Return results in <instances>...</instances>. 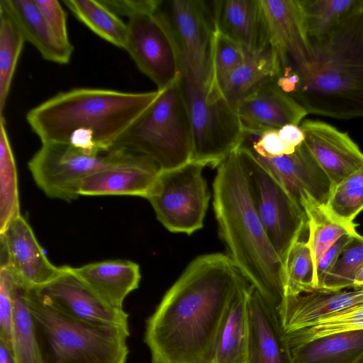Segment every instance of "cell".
I'll use <instances>...</instances> for the list:
<instances>
[{
  "mask_svg": "<svg viewBox=\"0 0 363 363\" xmlns=\"http://www.w3.org/2000/svg\"><path fill=\"white\" fill-rule=\"evenodd\" d=\"M245 280L228 255L194 259L147 320L152 363H212L226 311Z\"/></svg>",
  "mask_w": 363,
  "mask_h": 363,
  "instance_id": "obj_1",
  "label": "cell"
},
{
  "mask_svg": "<svg viewBox=\"0 0 363 363\" xmlns=\"http://www.w3.org/2000/svg\"><path fill=\"white\" fill-rule=\"evenodd\" d=\"M158 94V90L126 92L74 88L59 92L31 108L26 118L42 144H68L88 152H101L113 147Z\"/></svg>",
  "mask_w": 363,
  "mask_h": 363,
  "instance_id": "obj_2",
  "label": "cell"
},
{
  "mask_svg": "<svg viewBox=\"0 0 363 363\" xmlns=\"http://www.w3.org/2000/svg\"><path fill=\"white\" fill-rule=\"evenodd\" d=\"M238 149L217 167L213 184L218 232L244 278L278 309L284 298V266L255 208Z\"/></svg>",
  "mask_w": 363,
  "mask_h": 363,
  "instance_id": "obj_3",
  "label": "cell"
},
{
  "mask_svg": "<svg viewBox=\"0 0 363 363\" xmlns=\"http://www.w3.org/2000/svg\"><path fill=\"white\" fill-rule=\"evenodd\" d=\"M309 60L296 66L291 95L308 113L337 119L363 116V0L333 32L311 43Z\"/></svg>",
  "mask_w": 363,
  "mask_h": 363,
  "instance_id": "obj_4",
  "label": "cell"
},
{
  "mask_svg": "<svg viewBox=\"0 0 363 363\" xmlns=\"http://www.w3.org/2000/svg\"><path fill=\"white\" fill-rule=\"evenodd\" d=\"M42 363H125L128 328L73 319L44 306L26 288Z\"/></svg>",
  "mask_w": 363,
  "mask_h": 363,
  "instance_id": "obj_5",
  "label": "cell"
},
{
  "mask_svg": "<svg viewBox=\"0 0 363 363\" xmlns=\"http://www.w3.org/2000/svg\"><path fill=\"white\" fill-rule=\"evenodd\" d=\"M182 77L158 90L155 101L121 134L112 148L146 156L160 169L191 160L192 130Z\"/></svg>",
  "mask_w": 363,
  "mask_h": 363,
  "instance_id": "obj_6",
  "label": "cell"
},
{
  "mask_svg": "<svg viewBox=\"0 0 363 363\" xmlns=\"http://www.w3.org/2000/svg\"><path fill=\"white\" fill-rule=\"evenodd\" d=\"M182 80L192 130L191 160L218 167L245 141L237 110L216 88L204 86L185 69Z\"/></svg>",
  "mask_w": 363,
  "mask_h": 363,
  "instance_id": "obj_7",
  "label": "cell"
},
{
  "mask_svg": "<svg viewBox=\"0 0 363 363\" xmlns=\"http://www.w3.org/2000/svg\"><path fill=\"white\" fill-rule=\"evenodd\" d=\"M238 150L255 208L272 245L282 262L284 273L289 253L308 226L306 214L250 147L242 144Z\"/></svg>",
  "mask_w": 363,
  "mask_h": 363,
  "instance_id": "obj_8",
  "label": "cell"
},
{
  "mask_svg": "<svg viewBox=\"0 0 363 363\" xmlns=\"http://www.w3.org/2000/svg\"><path fill=\"white\" fill-rule=\"evenodd\" d=\"M136 155L118 148L88 152L68 144L46 143L42 144L28 165L45 194L71 201L79 196L80 185L87 177L126 164Z\"/></svg>",
  "mask_w": 363,
  "mask_h": 363,
  "instance_id": "obj_9",
  "label": "cell"
},
{
  "mask_svg": "<svg viewBox=\"0 0 363 363\" xmlns=\"http://www.w3.org/2000/svg\"><path fill=\"white\" fill-rule=\"evenodd\" d=\"M193 161L160 169L147 199L169 231L191 235L203 228L211 198L203 169Z\"/></svg>",
  "mask_w": 363,
  "mask_h": 363,
  "instance_id": "obj_10",
  "label": "cell"
},
{
  "mask_svg": "<svg viewBox=\"0 0 363 363\" xmlns=\"http://www.w3.org/2000/svg\"><path fill=\"white\" fill-rule=\"evenodd\" d=\"M124 50L138 69L162 90L182 77L184 65L171 20L160 6L133 16Z\"/></svg>",
  "mask_w": 363,
  "mask_h": 363,
  "instance_id": "obj_11",
  "label": "cell"
},
{
  "mask_svg": "<svg viewBox=\"0 0 363 363\" xmlns=\"http://www.w3.org/2000/svg\"><path fill=\"white\" fill-rule=\"evenodd\" d=\"M29 289L42 304L69 318L129 329L128 314L123 308L103 300L69 266H63L61 274L49 283Z\"/></svg>",
  "mask_w": 363,
  "mask_h": 363,
  "instance_id": "obj_12",
  "label": "cell"
},
{
  "mask_svg": "<svg viewBox=\"0 0 363 363\" xmlns=\"http://www.w3.org/2000/svg\"><path fill=\"white\" fill-rule=\"evenodd\" d=\"M171 22L180 47L184 69L212 88V49L216 25L212 6L204 1L170 2Z\"/></svg>",
  "mask_w": 363,
  "mask_h": 363,
  "instance_id": "obj_13",
  "label": "cell"
},
{
  "mask_svg": "<svg viewBox=\"0 0 363 363\" xmlns=\"http://www.w3.org/2000/svg\"><path fill=\"white\" fill-rule=\"evenodd\" d=\"M1 267L8 268L14 279L28 288L46 284L59 276L62 267L52 264L35 234L21 215L1 232Z\"/></svg>",
  "mask_w": 363,
  "mask_h": 363,
  "instance_id": "obj_14",
  "label": "cell"
},
{
  "mask_svg": "<svg viewBox=\"0 0 363 363\" xmlns=\"http://www.w3.org/2000/svg\"><path fill=\"white\" fill-rule=\"evenodd\" d=\"M304 144L329 178L333 189L363 167V152L347 133L323 121L301 123Z\"/></svg>",
  "mask_w": 363,
  "mask_h": 363,
  "instance_id": "obj_15",
  "label": "cell"
},
{
  "mask_svg": "<svg viewBox=\"0 0 363 363\" xmlns=\"http://www.w3.org/2000/svg\"><path fill=\"white\" fill-rule=\"evenodd\" d=\"M247 306V363H294L277 308L250 284Z\"/></svg>",
  "mask_w": 363,
  "mask_h": 363,
  "instance_id": "obj_16",
  "label": "cell"
},
{
  "mask_svg": "<svg viewBox=\"0 0 363 363\" xmlns=\"http://www.w3.org/2000/svg\"><path fill=\"white\" fill-rule=\"evenodd\" d=\"M236 110L246 135L259 136L287 124L299 125L308 114L293 97L284 92L276 79L259 87L238 104Z\"/></svg>",
  "mask_w": 363,
  "mask_h": 363,
  "instance_id": "obj_17",
  "label": "cell"
},
{
  "mask_svg": "<svg viewBox=\"0 0 363 363\" xmlns=\"http://www.w3.org/2000/svg\"><path fill=\"white\" fill-rule=\"evenodd\" d=\"M254 155L300 205L301 198L306 194L326 204L333 189L331 182L304 143L289 155L272 158Z\"/></svg>",
  "mask_w": 363,
  "mask_h": 363,
  "instance_id": "obj_18",
  "label": "cell"
},
{
  "mask_svg": "<svg viewBox=\"0 0 363 363\" xmlns=\"http://www.w3.org/2000/svg\"><path fill=\"white\" fill-rule=\"evenodd\" d=\"M270 45L287 64L289 57L296 65L311 58L312 46L300 0H261Z\"/></svg>",
  "mask_w": 363,
  "mask_h": 363,
  "instance_id": "obj_19",
  "label": "cell"
},
{
  "mask_svg": "<svg viewBox=\"0 0 363 363\" xmlns=\"http://www.w3.org/2000/svg\"><path fill=\"white\" fill-rule=\"evenodd\" d=\"M216 28L236 42L248 55L271 47L261 0H221L212 2Z\"/></svg>",
  "mask_w": 363,
  "mask_h": 363,
  "instance_id": "obj_20",
  "label": "cell"
},
{
  "mask_svg": "<svg viewBox=\"0 0 363 363\" xmlns=\"http://www.w3.org/2000/svg\"><path fill=\"white\" fill-rule=\"evenodd\" d=\"M363 305V286L338 291L315 290L284 297L278 313L285 333L311 326L319 320Z\"/></svg>",
  "mask_w": 363,
  "mask_h": 363,
  "instance_id": "obj_21",
  "label": "cell"
},
{
  "mask_svg": "<svg viewBox=\"0 0 363 363\" xmlns=\"http://www.w3.org/2000/svg\"><path fill=\"white\" fill-rule=\"evenodd\" d=\"M160 169L150 158L138 155L123 165L99 171L84 179L79 196L127 195L147 198Z\"/></svg>",
  "mask_w": 363,
  "mask_h": 363,
  "instance_id": "obj_22",
  "label": "cell"
},
{
  "mask_svg": "<svg viewBox=\"0 0 363 363\" xmlns=\"http://www.w3.org/2000/svg\"><path fill=\"white\" fill-rule=\"evenodd\" d=\"M287 66L272 47L249 55L246 61L213 84L222 97L236 108L240 102L267 82L277 79Z\"/></svg>",
  "mask_w": 363,
  "mask_h": 363,
  "instance_id": "obj_23",
  "label": "cell"
},
{
  "mask_svg": "<svg viewBox=\"0 0 363 363\" xmlns=\"http://www.w3.org/2000/svg\"><path fill=\"white\" fill-rule=\"evenodd\" d=\"M0 10L13 20L26 41L32 44L43 59L60 65L69 62L72 44H66L56 36L34 0H1Z\"/></svg>",
  "mask_w": 363,
  "mask_h": 363,
  "instance_id": "obj_24",
  "label": "cell"
},
{
  "mask_svg": "<svg viewBox=\"0 0 363 363\" xmlns=\"http://www.w3.org/2000/svg\"><path fill=\"white\" fill-rule=\"evenodd\" d=\"M72 272L110 305L123 308L126 296L139 286V265L132 261L114 259L93 262Z\"/></svg>",
  "mask_w": 363,
  "mask_h": 363,
  "instance_id": "obj_25",
  "label": "cell"
},
{
  "mask_svg": "<svg viewBox=\"0 0 363 363\" xmlns=\"http://www.w3.org/2000/svg\"><path fill=\"white\" fill-rule=\"evenodd\" d=\"M249 286L250 284L245 280L228 307L212 363H247Z\"/></svg>",
  "mask_w": 363,
  "mask_h": 363,
  "instance_id": "obj_26",
  "label": "cell"
},
{
  "mask_svg": "<svg viewBox=\"0 0 363 363\" xmlns=\"http://www.w3.org/2000/svg\"><path fill=\"white\" fill-rule=\"evenodd\" d=\"M289 347L294 363H354L363 354V330L333 333Z\"/></svg>",
  "mask_w": 363,
  "mask_h": 363,
  "instance_id": "obj_27",
  "label": "cell"
},
{
  "mask_svg": "<svg viewBox=\"0 0 363 363\" xmlns=\"http://www.w3.org/2000/svg\"><path fill=\"white\" fill-rule=\"evenodd\" d=\"M300 203L307 218L310 248L315 270L318 263L325 252L342 236L359 234L356 227L349 226L335 218L321 204L309 194L302 196Z\"/></svg>",
  "mask_w": 363,
  "mask_h": 363,
  "instance_id": "obj_28",
  "label": "cell"
},
{
  "mask_svg": "<svg viewBox=\"0 0 363 363\" xmlns=\"http://www.w3.org/2000/svg\"><path fill=\"white\" fill-rule=\"evenodd\" d=\"M64 4L80 22L111 44L124 49L128 27L101 0H65Z\"/></svg>",
  "mask_w": 363,
  "mask_h": 363,
  "instance_id": "obj_29",
  "label": "cell"
},
{
  "mask_svg": "<svg viewBox=\"0 0 363 363\" xmlns=\"http://www.w3.org/2000/svg\"><path fill=\"white\" fill-rule=\"evenodd\" d=\"M26 288L13 277L11 347L17 363H42L32 315L26 301Z\"/></svg>",
  "mask_w": 363,
  "mask_h": 363,
  "instance_id": "obj_30",
  "label": "cell"
},
{
  "mask_svg": "<svg viewBox=\"0 0 363 363\" xmlns=\"http://www.w3.org/2000/svg\"><path fill=\"white\" fill-rule=\"evenodd\" d=\"M362 2V0H300L311 43L328 35Z\"/></svg>",
  "mask_w": 363,
  "mask_h": 363,
  "instance_id": "obj_31",
  "label": "cell"
},
{
  "mask_svg": "<svg viewBox=\"0 0 363 363\" xmlns=\"http://www.w3.org/2000/svg\"><path fill=\"white\" fill-rule=\"evenodd\" d=\"M0 233L21 215L17 170L4 114L0 115Z\"/></svg>",
  "mask_w": 363,
  "mask_h": 363,
  "instance_id": "obj_32",
  "label": "cell"
},
{
  "mask_svg": "<svg viewBox=\"0 0 363 363\" xmlns=\"http://www.w3.org/2000/svg\"><path fill=\"white\" fill-rule=\"evenodd\" d=\"M25 42L16 23L0 10V115L3 114Z\"/></svg>",
  "mask_w": 363,
  "mask_h": 363,
  "instance_id": "obj_33",
  "label": "cell"
},
{
  "mask_svg": "<svg viewBox=\"0 0 363 363\" xmlns=\"http://www.w3.org/2000/svg\"><path fill=\"white\" fill-rule=\"evenodd\" d=\"M283 288L284 297L316 290L315 269L307 241L298 240L291 249L284 266Z\"/></svg>",
  "mask_w": 363,
  "mask_h": 363,
  "instance_id": "obj_34",
  "label": "cell"
},
{
  "mask_svg": "<svg viewBox=\"0 0 363 363\" xmlns=\"http://www.w3.org/2000/svg\"><path fill=\"white\" fill-rule=\"evenodd\" d=\"M359 330H363V305L333 313L286 335L291 347L330 334Z\"/></svg>",
  "mask_w": 363,
  "mask_h": 363,
  "instance_id": "obj_35",
  "label": "cell"
},
{
  "mask_svg": "<svg viewBox=\"0 0 363 363\" xmlns=\"http://www.w3.org/2000/svg\"><path fill=\"white\" fill-rule=\"evenodd\" d=\"M362 265L363 236L358 234L352 236L345 246L319 291H338L352 289L356 274Z\"/></svg>",
  "mask_w": 363,
  "mask_h": 363,
  "instance_id": "obj_36",
  "label": "cell"
},
{
  "mask_svg": "<svg viewBox=\"0 0 363 363\" xmlns=\"http://www.w3.org/2000/svg\"><path fill=\"white\" fill-rule=\"evenodd\" d=\"M238 42L216 28L212 49L213 85L219 78L242 65L248 57Z\"/></svg>",
  "mask_w": 363,
  "mask_h": 363,
  "instance_id": "obj_37",
  "label": "cell"
},
{
  "mask_svg": "<svg viewBox=\"0 0 363 363\" xmlns=\"http://www.w3.org/2000/svg\"><path fill=\"white\" fill-rule=\"evenodd\" d=\"M325 206L337 220L356 227L354 220L363 210V186L333 189Z\"/></svg>",
  "mask_w": 363,
  "mask_h": 363,
  "instance_id": "obj_38",
  "label": "cell"
},
{
  "mask_svg": "<svg viewBox=\"0 0 363 363\" xmlns=\"http://www.w3.org/2000/svg\"><path fill=\"white\" fill-rule=\"evenodd\" d=\"M13 277L8 268H0V339L11 345L13 315Z\"/></svg>",
  "mask_w": 363,
  "mask_h": 363,
  "instance_id": "obj_39",
  "label": "cell"
},
{
  "mask_svg": "<svg viewBox=\"0 0 363 363\" xmlns=\"http://www.w3.org/2000/svg\"><path fill=\"white\" fill-rule=\"evenodd\" d=\"M43 16L56 36L66 44H72L68 35L67 14L57 0H34Z\"/></svg>",
  "mask_w": 363,
  "mask_h": 363,
  "instance_id": "obj_40",
  "label": "cell"
},
{
  "mask_svg": "<svg viewBox=\"0 0 363 363\" xmlns=\"http://www.w3.org/2000/svg\"><path fill=\"white\" fill-rule=\"evenodd\" d=\"M256 155L272 158L293 153L296 149L288 146L280 138L278 130H267L259 135L251 148Z\"/></svg>",
  "mask_w": 363,
  "mask_h": 363,
  "instance_id": "obj_41",
  "label": "cell"
},
{
  "mask_svg": "<svg viewBox=\"0 0 363 363\" xmlns=\"http://www.w3.org/2000/svg\"><path fill=\"white\" fill-rule=\"evenodd\" d=\"M352 236L354 235H345L342 236L321 257L315 270L316 290L321 289L325 278L333 268L343 248Z\"/></svg>",
  "mask_w": 363,
  "mask_h": 363,
  "instance_id": "obj_42",
  "label": "cell"
},
{
  "mask_svg": "<svg viewBox=\"0 0 363 363\" xmlns=\"http://www.w3.org/2000/svg\"><path fill=\"white\" fill-rule=\"evenodd\" d=\"M116 15L128 18L139 13L161 6L159 0H101Z\"/></svg>",
  "mask_w": 363,
  "mask_h": 363,
  "instance_id": "obj_43",
  "label": "cell"
},
{
  "mask_svg": "<svg viewBox=\"0 0 363 363\" xmlns=\"http://www.w3.org/2000/svg\"><path fill=\"white\" fill-rule=\"evenodd\" d=\"M280 138L288 146L296 149L305 140V135L301 126L295 124H287L278 130Z\"/></svg>",
  "mask_w": 363,
  "mask_h": 363,
  "instance_id": "obj_44",
  "label": "cell"
},
{
  "mask_svg": "<svg viewBox=\"0 0 363 363\" xmlns=\"http://www.w3.org/2000/svg\"><path fill=\"white\" fill-rule=\"evenodd\" d=\"M363 186V167L357 171L354 172L345 179H344L340 184L335 186L333 189H344L352 187H362ZM332 189V190H333Z\"/></svg>",
  "mask_w": 363,
  "mask_h": 363,
  "instance_id": "obj_45",
  "label": "cell"
},
{
  "mask_svg": "<svg viewBox=\"0 0 363 363\" xmlns=\"http://www.w3.org/2000/svg\"><path fill=\"white\" fill-rule=\"evenodd\" d=\"M0 363H17L11 345L0 339Z\"/></svg>",
  "mask_w": 363,
  "mask_h": 363,
  "instance_id": "obj_46",
  "label": "cell"
},
{
  "mask_svg": "<svg viewBox=\"0 0 363 363\" xmlns=\"http://www.w3.org/2000/svg\"><path fill=\"white\" fill-rule=\"evenodd\" d=\"M363 286V265L358 271L354 281V285L352 289H357Z\"/></svg>",
  "mask_w": 363,
  "mask_h": 363,
  "instance_id": "obj_47",
  "label": "cell"
},
{
  "mask_svg": "<svg viewBox=\"0 0 363 363\" xmlns=\"http://www.w3.org/2000/svg\"><path fill=\"white\" fill-rule=\"evenodd\" d=\"M354 363H363V354Z\"/></svg>",
  "mask_w": 363,
  "mask_h": 363,
  "instance_id": "obj_48",
  "label": "cell"
}]
</instances>
